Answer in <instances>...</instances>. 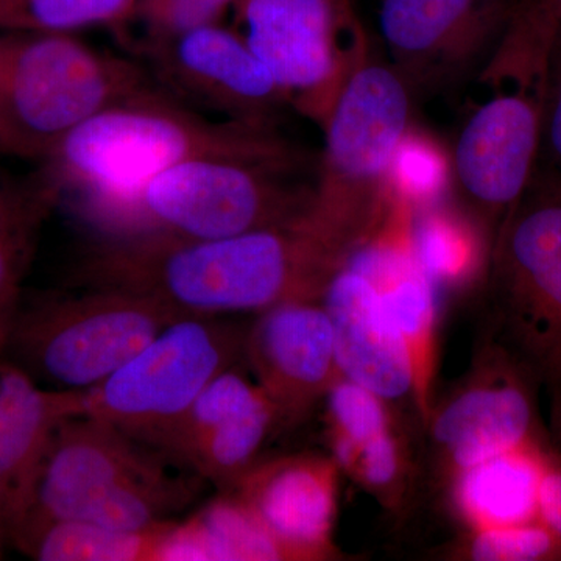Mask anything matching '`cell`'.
Wrapping results in <instances>:
<instances>
[{
	"instance_id": "1",
	"label": "cell",
	"mask_w": 561,
	"mask_h": 561,
	"mask_svg": "<svg viewBox=\"0 0 561 561\" xmlns=\"http://www.w3.org/2000/svg\"><path fill=\"white\" fill-rule=\"evenodd\" d=\"M354 250L308 216L219 239L103 238L79 268L84 287L146 295L186 316L262 312L321 301Z\"/></svg>"
},
{
	"instance_id": "2",
	"label": "cell",
	"mask_w": 561,
	"mask_h": 561,
	"mask_svg": "<svg viewBox=\"0 0 561 561\" xmlns=\"http://www.w3.org/2000/svg\"><path fill=\"white\" fill-rule=\"evenodd\" d=\"M319 157L300 146L179 162L135 186L72 203L105 238L219 239L311 213Z\"/></svg>"
},
{
	"instance_id": "3",
	"label": "cell",
	"mask_w": 561,
	"mask_h": 561,
	"mask_svg": "<svg viewBox=\"0 0 561 561\" xmlns=\"http://www.w3.org/2000/svg\"><path fill=\"white\" fill-rule=\"evenodd\" d=\"M294 146L278 125L209 119L154 84L99 111L38 168L69 203L127 190L192 158Z\"/></svg>"
},
{
	"instance_id": "4",
	"label": "cell",
	"mask_w": 561,
	"mask_h": 561,
	"mask_svg": "<svg viewBox=\"0 0 561 561\" xmlns=\"http://www.w3.org/2000/svg\"><path fill=\"white\" fill-rule=\"evenodd\" d=\"M553 27L556 16L546 7L516 11L482 70L496 91L465 121L454 149V176L493 241L537 171Z\"/></svg>"
},
{
	"instance_id": "5",
	"label": "cell",
	"mask_w": 561,
	"mask_h": 561,
	"mask_svg": "<svg viewBox=\"0 0 561 561\" xmlns=\"http://www.w3.org/2000/svg\"><path fill=\"white\" fill-rule=\"evenodd\" d=\"M150 87L138 58L76 33L0 32V151L44 161L99 111Z\"/></svg>"
},
{
	"instance_id": "6",
	"label": "cell",
	"mask_w": 561,
	"mask_h": 561,
	"mask_svg": "<svg viewBox=\"0 0 561 561\" xmlns=\"http://www.w3.org/2000/svg\"><path fill=\"white\" fill-rule=\"evenodd\" d=\"M151 449L106 421L88 415L66 420L51 438L24 526L81 519L147 531L172 522L173 513L194 500L197 485L172 476L161 453Z\"/></svg>"
},
{
	"instance_id": "7",
	"label": "cell",
	"mask_w": 561,
	"mask_h": 561,
	"mask_svg": "<svg viewBox=\"0 0 561 561\" xmlns=\"http://www.w3.org/2000/svg\"><path fill=\"white\" fill-rule=\"evenodd\" d=\"M411 124V84L368 50L321 125L324 147L311 210L354 250L386 220L391 162Z\"/></svg>"
},
{
	"instance_id": "8",
	"label": "cell",
	"mask_w": 561,
	"mask_h": 561,
	"mask_svg": "<svg viewBox=\"0 0 561 561\" xmlns=\"http://www.w3.org/2000/svg\"><path fill=\"white\" fill-rule=\"evenodd\" d=\"M181 317L187 316L116 287L24 295L0 360L47 389L88 390L119 370Z\"/></svg>"
},
{
	"instance_id": "9",
	"label": "cell",
	"mask_w": 561,
	"mask_h": 561,
	"mask_svg": "<svg viewBox=\"0 0 561 561\" xmlns=\"http://www.w3.org/2000/svg\"><path fill=\"white\" fill-rule=\"evenodd\" d=\"M489 339L561 382V184L534 179L491 249Z\"/></svg>"
},
{
	"instance_id": "10",
	"label": "cell",
	"mask_w": 561,
	"mask_h": 561,
	"mask_svg": "<svg viewBox=\"0 0 561 561\" xmlns=\"http://www.w3.org/2000/svg\"><path fill=\"white\" fill-rule=\"evenodd\" d=\"M247 330L221 316L181 317L105 381L84 390V415L151 448L220 373L236 367Z\"/></svg>"
},
{
	"instance_id": "11",
	"label": "cell",
	"mask_w": 561,
	"mask_h": 561,
	"mask_svg": "<svg viewBox=\"0 0 561 561\" xmlns=\"http://www.w3.org/2000/svg\"><path fill=\"white\" fill-rule=\"evenodd\" d=\"M232 11L291 108L321 127L370 50L350 0H238Z\"/></svg>"
},
{
	"instance_id": "12",
	"label": "cell",
	"mask_w": 561,
	"mask_h": 561,
	"mask_svg": "<svg viewBox=\"0 0 561 561\" xmlns=\"http://www.w3.org/2000/svg\"><path fill=\"white\" fill-rule=\"evenodd\" d=\"M537 376L501 343L486 339L474 365L440 402L424 431L435 474L449 483L459 472L527 445H542Z\"/></svg>"
},
{
	"instance_id": "13",
	"label": "cell",
	"mask_w": 561,
	"mask_h": 561,
	"mask_svg": "<svg viewBox=\"0 0 561 561\" xmlns=\"http://www.w3.org/2000/svg\"><path fill=\"white\" fill-rule=\"evenodd\" d=\"M130 50L158 88L203 114H219L221 121L278 125L290 106L242 33L224 22L139 41Z\"/></svg>"
},
{
	"instance_id": "14",
	"label": "cell",
	"mask_w": 561,
	"mask_h": 561,
	"mask_svg": "<svg viewBox=\"0 0 561 561\" xmlns=\"http://www.w3.org/2000/svg\"><path fill=\"white\" fill-rule=\"evenodd\" d=\"M516 5L508 0H381L379 32L412 90L485 69Z\"/></svg>"
},
{
	"instance_id": "15",
	"label": "cell",
	"mask_w": 561,
	"mask_h": 561,
	"mask_svg": "<svg viewBox=\"0 0 561 561\" xmlns=\"http://www.w3.org/2000/svg\"><path fill=\"white\" fill-rule=\"evenodd\" d=\"M243 356L283 426L302 419L342 376L321 301L283 302L260 312L247 330Z\"/></svg>"
},
{
	"instance_id": "16",
	"label": "cell",
	"mask_w": 561,
	"mask_h": 561,
	"mask_svg": "<svg viewBox=\"0 0 561 561\" xmlns=\"http://www.w3.org/2000/svg\"><path fill=\"white\" fill-rule=\"evenodd\" d=\"M339 472L332 456L290 454L254 461L228 491L249 505L290 561L335 560Z\"/></svg>"
},
{
	"instance_id": "17",
	"label": "cell",
	"mask_w": 561,
	"mask_h": 561,
	"mask_svg": "<svg viewBox=\"0 0 561 561\" xmlns=\"http://www.w3.org/2000/svg\"><path fill=\"white\" fill-rule=\"evenodd\" d=\"M411 221L412 210L397 203V209L387 213L381 228L348 262L373 280L404 339L412 362L413 408L424 426L435 402L438 289L413 250Z\"/></svg>"
},
{
	"instance_id": "18",
	"label": "cell",
	"mask_w": 561,
	"mask_h": 561,
	"mask_svg": "<svg viewBox=\"0 0 561 561\" xmlns=\"http://www.w3.org/2000/svg\"><path fill=\"white\" fill-rule=\"evenodd\" d=\"M80 415L84 390L47 389L0 360V523L9 545L33 511L55 432Z\"/></svg>"
},
{
	"instance_id": "19",
	"label": "cell",
	"mask_w": 561,
	"mask_h": 561,
	"mask_svg": "<svg viewBox=\"0 0 561 561\" xmlns=\"http://www.w3.org/2000/svg\"><path fill=\"white\" fill-rule=\"evenodd\" d=\"M321 305L330 316L341 375L391 405H413L411 356L373 280L346 262L332 276Z\"/></svg>"
},
{
	"instance_id": "20",
	"label": "cell",
	"mask_w": 561,
	"mask_h": 561,
	"mask_svg": "<svg viewBox=\"0 0 561 561\" xmlns=\"http://www.w3.org/2000/svg\"><path fill=\"white\" fill-rule=\"evenodd\" d=\"M552 457L542 445H527L459 472L448 483L457 515L470 530L535 522Z\"/></svg>"
},
{
	"instance_id": "21",
	"label": "cell",
	"mask_w": 561,
	"mask_h": 561,
	"mask_svg": "<svg viewBox=\"0 0 561 561\" xmlns=\"http://www.w3.org/2000/svg\"><path fill=\"white\" fill-rule=\"evenodd\" d=\"M60 205V192L39 168L21 176L0 171V357L41 232Z\"/></svg>"
},
{
	"instance_id": "22",
	"label": "cell",
	"mask_w": 561,
	"mask_h": 561,
	"mask_svg": "<svg viewBox=\"0 0 561 561\" xmlns=\"http://www.w3.org/2000/svg\"><path fill=\"white\" fill-rule=\"evenodd\" d=\"M183 523L173 522L157 561H290L286 549L232 491Z\"/></svg>"
},
{
	"instance_id": "23",
	"label": "cell",
	"mask_w": 561,
	"mask_h": 561,
	"mask_svg": "<svg viewBox=\"0 0 561 561\" xmlns=\"http://www.w3.org/2000/svg\"><path fill=\"white\" fill-rule=\"evenodd\" d=\"M122 531L81 519L28 522L11 545L39 561H157L165 531Z\"/></svg>"
},
{
	"instance_id": "24",
	"label": "cell",
	"mask_w": 561,
	"mask_h": 561,
	"mask_svg": "<svg viewBox=\"0 0 561 561\" xmlns=\"http://www.w3.org/2000/svg\"><path fill=\"white\" fill-rule=\"evenodd\" d=\"M412 245L437 289H456L489 272L493 239L483 228L437 205L412 210Z\"/></svg>"
},
{
	"instance_id": "25",
	"label": "cell",
	"mask_w": 561,
	"mask_h": 561,
	"mask_svg": "<svg viewBox=\"0 0 561 561\" xmlns=\"http://www.w3.org/2000/svg\"><path fill=\"white\" fill-rule=\"evenodd\" d=\"M276 424L278 412L260 387L249 401L210 427L181 463L197 478L216 483L221 490L231 489L256 461Z\"/></svg>"
},
{
	"instance_id": "26",
	"label": "cell",
	"mask_w": 561,
	"mask_h": 561,
	"mask_svg": "<svg viewBox=\"0 0 561 561\" xmlns=\"http://www.w3.org/2000/svg\"><path fill=\"white\" fill-rule=\"evenodd\" d=\"M138 0H0V32L76 33L108 27L124 38Z\"/></svg>"
},
{
	"instance_id": "27",
	"label": "cell",
	"mask_w": 561,
	"mask_h": 561,
	"mask_svg": "<svg viewBox=\"0 0 561 561\" xmlns=\"http://www.w3.org/2000/svg\"><path fill=\"white\" fill-rule=\"evenodd\" d=\"M332 457L383 507L400 511L412 481V456L409 443L398 426L360 446L334 443Z\"/></svg>"
},
{
	"instance_id": "28",
	"label": "cell",
	"mask_w": 561,
	"mask_h": 561,
	"mask_svg": "<svg viewBox=\"0 0 561 561\" xmlns=\"http://www.w3.org/2000/svg\"><path fill=\"white\" fill-rule=\"evenodd\" d=\"M449 161L434 140L412 130L402 138L389 176V194L409 209L437 205L449 179Z\"/></svg>"
},
{
	"instance_id": "29",
	"label": "cell",
	"mask_w": 561,
	"mask_h": 561,
	"mask_svg": "<svg viewBox=\"0 0 561 561\" xmlns=\"http://www.w3.org/2000/svg\"><path fill=\"white\" fill-rule=\"evenodd\" d=\"M324 398L331 443L360 446L400 424L390 402L345 376L335 379Z\"/></svg>"
},
{
	"instance_id": "30",
	"label": "cell",
	"mask_w": 561,
	"mask_h": 561,
	"mask_svg": "<svg viewBox=\"0 0 561 561\" xmlns=\"http://www.w3.org/2000/svg\"><path fill=\"white\" fill-rule=\"evenodd\" d=\"M453 556L471 561L561 560V541L540 519L468 531Z\"/></svg>"
},
{
	"instance_id": "31",
	"label": "cell",
	"mask_w": 561,
	"mask_h": 561,
	"mask_svg": "<svg viewBox=\"0 0 561 561\" xmlns=\"http://www.w3.org/2000/svg\"><path fill=\"white\" fill-rule=\"evenodd\" d=\"M236 3L238 0H138L124 43L131 46L217 24Z\"/></svg>"
},
{
	"instance_id": "32",
	"label": "cell",
	"mask_w": 561,
	"mask_h": 561,
	"mask_svg": "<svg viewBox=\"0 0 561 561\" xmlns=\"http://www.w3.org/2000/svg\"><path fill=\"white\" fill-rule=\"evenodd\" d=\"M559 10V9H557ZM534 179L561 184V11L546 54L540 154Z\"/></svg>"
},
{
	"instance_id": "33",
	"label": "cell",
	"mask_w": 561,
	"mask_h": 561,
	"mask_svg": "<svg viewBox=\"0 0 561 561\" xmlns=\"http://www.w3.org/2000/svg\"><path fill=\"white\" fill-rule=\"evenodd\" d=\"M538 519L561 541V459L552 457L542 476L538 496Z\"/></svg>"
},
{
	"instance_id": "34",
	"label": "cell",
	"mask_w": 561,
	"mask_h": 561,
	"mask_svg": "<svg viewBox=\"0 0 561 561\" xmlns=\"http://www.w3.org/2000/svg\"><path fill=\"white\" fill-rule=\"evenodd\" d=\"M553 401H552V430L556 434L557 440L561 445V382L552 387Z\"/></svg>"
},
{
	"instance_id": "35",
	"label": "cell",
	"mask_w": 561,
	"mask_h": 561,
	"mask_svg": "<svg viewBox=\"0 0 561 561\" xmlns=\"http://www.w3.org/2000/svg\"><path fill=\"white\" fill-rule=\"evenodd\" d=\"M9 545V538H7L5 527L0 523V559H2L3 548Z\"/></svg>"
},
{
	"instance_id": "36",
	"label": "cell",
	"mask_w": 561,
	"mask_h": 561,
	"mask_svg": "<svg viewBox=\"0 0 561 561\" xmlns=\"http://www.w3.org/2000/svg\"><path fill=\"white\" fill-rule=\"evenodd\" d=\"M553 3H556L557 9L561 11V0H552Z\"/></svg>"
}]
</instances>
